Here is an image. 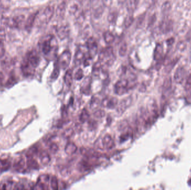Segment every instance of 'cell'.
<instances>
[{"instance_id": "cell-1", "label": "cell", "mask_w": 191, "mask_h": 190, "mask_svg": "<svg viewBox=\"0 0 191 190\" xmlns=\"http://www.w3.org/2000/svg\"><path fill=\"white\" fill-rule=\"evenodd\" d=\"M100 61H104L108 65H111L114 63L115 56L111 47H107L103 49L99 55Z\"/></svg>"}, {"instance_id": "cell-2", "label": "cell", "mask_w": 191, "mask_h": 190, "mask_svg": "<svg viewBox=\"0 0 191 190\" xmlns=\"http://www.w3.org/2000/svg\"><path fill=\"white\" fill-rule=\"evenodd\" d=\"M130 85L129 81L126 79H122L117 81L114 87V92L117 95H122L128 93L130 89Z\"/></svg>"}, {"instance_id": "cell-3", "label": "cell", "mask_w": 191, "mask_h": 190, "mask_svg": "<svg viewBox=\"0 0 191 190\" xmlns=\"http://www.w3.org/2000/svg\"><path fill=\"white\" fill-rule=\"evenodd\" d=\"M72 59V54L69 50H66L60 55L58 60V65L62 69H66L68 67Z\"/></svg>"}, {"instance_id": "cell-4", "label": "cell", "mask_w": 191, "mask_h": 190, "mask_svg": "<svg viewBox=\"0 0 191 190\" xmlns=\"http://www.w3.org/2000/svg\"><path fill=\"white\" fill-rule=\"evenodd\" d=\"M87 48L88 49L89 56L90 58H94L98 52L97 41L94 38H89L87 41Z\"/></svg>"}, {"instance_id": "cell-5", "label": "cell", "mask_w": 191, "mask_h": 190, "mask_svg": "<svg viewBox=\"0 0 191 190\" xmlns=\"http://www.w3.org/2000/svg\"><path fill=\"white\" fill-rule=\"evenodd\" d=\"M29 63L34 68H37L40 63V56L36 51H32L26 56Z\"/></svg>"}, {"instance_id": "cell-6", "label": "cell", "mask_w": 191, "mask_h": 190, "mask_svg": "<svg viewBox=\"0 0 191 190\" xmlns=\"http://www.w3.org/2000/svg\"><path fill=\"white\" fill-rule=\"evenodd\" d=\"M25 19L23 15H19L13 17L11 19H8L7 21V25L12 28H18Z\"/></svg>"}, {"instance_id": "cell-7", "label": "cell", "mask_w": 191, "mask_h": 190, "mask_svg": "<svg viewBox=\"0 0 191 190\" xmlns=\"http://www.w3.org/2000/svg\"><path fill=\"white\" fill-rule=\"evenodd\" d=\"M118 99L115 97H106L101 102L102 107L108 109H113L117 106Z\"/></svg>"}, {"instance_id": "cell-8", "label": "cell", "mask_w": 191, "mask_h": 190, "mask_svg": "<svg viewBox=\"0 0 191 190\" xmlns=\"http://www.w3.org/2000/svg\"><path fill=\"white\" fill-rule=\"evenodd\" d=\"M54 39L53 36H49L46 40L43 42L42 45V52L44 54L48 55L53 49L52 46V41Z\"/></svg>"}, {"instance_id": "cell-9", "label": "cell", "mask_w": 191, "mask_h": 190, "mask_svg": "<svg viewBox=\"0 0 191 190\" xmlns=\"http://www.w3.org/2000/svg\"><path fill=\"white\" fill-rule=\"evenodd\" d=\"M34 68L32 67V65L29 63V61L27 58H26L23 61V63L21 65V70L24 75L26 76H28L32 75L34 72Z\"/></svg>"}, {"instance_id": "cell-10", "label": "cell", "mask_w": 191, "mask_h": 190, "mask_svg": "<svg viewBox=\"0 0 191 190\" xmlns=\"http://www.w3.org/2000/svg\"><path fill=\"white\" fill-rule=\"evenodd\" d=\"M103 147L106 150H111L115 146L114 141L111 136L109 134H106L104 136L102 140Z\"/></svg>"}, {"instance_id": "cell-11", "label": "cell", "mask_w": 191, "mask_h": 190, "mask_svg": "<svg viewBox=\"0 0 191 190\" xmlns=\"http://www.w3.org/2000/svg\"><path fill=\"white\" fill-rule=\"evenodd\" d=\"M132 98L130 97L126 98L120 102L119 107L117 108V112L122 113L131 105Z\"/></svg>"}, {"instance_id": "cell-12", "label": "cell", "mask_w": 191, "mask_h": 190, "mask_svg": "<svg viewBox=\"0 0 191 190\" xmlns=\"http://www.w3.org/2000/svg\"><path fill=\"white\" fill-rule=\"evenodd\" d=\"M185 69L183 68L180 67L178 68L174 74V80L177 83H181L185 78Z\"/></svg>"}, {"instance_id": "cell-13", "label": "cell", "mask_w": 191, "mask_h": 190, "mask_svg": "<svg viewBox=\"0 0 191 190\" xmlns=\"http://www.w3.org/2000/svg\"><path fill=\"white\" fill-rule=\"evenodd\" d=\"M38 14L39 12H37L35 13L30 14L28 18L25 25V29L28 31H30V30H32L33 25L34 23L35 20L37 17Z\"/></svg>"}, {"instance_id": "cell-14", "label": "cell", "mask_w": 191, "mask_h": 190, "mask_svg": "<svg viewBox=\"0 0 191 190\" xmlns=\"http://www.w3.org/2000/svg\"><path fill=\"white\" fill-rule=\"evenodd\" d=\"M54 13V6H48L46 7L43 12V14L45 17L46 23H48L53 16Z\"/></svg>"}, {"instance_id": "cell-15", "label": "cell", "mask_w": 191, "mask_h": 190, "mask_svg": "<svg viewBox=\"0 0 191 190\" xmlns=\"http://www.w3.org/2000/svg\"><path fill=\"white\" fill-rule=\"evenodd\" d=\"M69 30L68 26H62L57 30V34L58 37L61 40H63L68 36Z\"/></svg>"}, {"instance_id": "cell-16", "label": "cell", "mask_w": 191, "mask_h": 190, "mask_svg": "<svg viewBox=\"0 0 191 190\" xmlns=\"http://www.w3.org/2000/svg\"><path fill=\"white\" fill-rule=\"evenodd\" d=\"M154 58L155 60L160 61L163 58V48L161 44L158 43L154 50Z\"/></svg>"}, {"instance_id": "cell-17", "label": "cell", "mask_w": 191, "mask_h": 190, "mask_svg": "<svg viewBox=\"0 0 191 190\" xmlns=\"http://www.w3.org/2000/svg\"><path fill=\"white\" fill-rule=\"evenodd\" d=\"M85 54L82 50L78 49L74 56V63L76 65H79L85 60Z\"/></svg>"}, {"instance_id": "cell-18", "label": "cell", "mask_w": 191, "mask_h": 190, "mask_svg": "<svg viewBox=\"0 0 191 190\" xmlns=\"http://www.w3.org/2000/svg\"><path fill=\"white\" fill-rule=\"evenodd\" d=\"M77 150V146L72 142H69L68 143H67L65 147V152L68 155H73L76 152Z\"/></svg>"}, {"instance_id": "cell-19", "label": "cell", "mask_w": 191, "mask_h": 190, "mask_svg": "<svg viewBox=\"0 0 191 190\" xmlns=\"http://www.w3.org/2000/svg\"><path fill=\"white\" fill-rule=\"evenodd\" d=\"M64 82L66 83V85L67 86H71L72 84L73 83V72L71 69H69L67 72H66V74L64 75Z\"/></svg>"}, {"instance_id": "cell-20", "label": "cell", "mask_w": 191, "mask_h": 190, "mask_svg": "<svg viewBox=\"0 0 191 190\" xmlns=\"http://www.w3.org/2000/svg\"><path fill=\"white\" fill-rule=\"evenodd\" d=\"M25 165V162L24 159L20 158L18 159L14 163V168L15 170L19 172H23L24 170V167Z\"/></svg>"}, {"instance_id": "cell-21", "label": "cell", "mask_w": 191, "mask_h": 190, "mask_svg": "<svg viewBox=\"0 0 191 190\" xmlns=\"http://www.w3.org/2000/svg\"><path fill=\"white\" fill-rule=\"evenodd\" d=\"M39 157H40V161L44 165L48 164L51 160L50 155L46 151H43L42 152L40 153Z\"/></svg>"}, {"instance_id": "cell-22", "label": "cell", "mask_w": 191, "mask_h": 190, "mask_svg": "<svg viewBox=\"0 0 191 190\" xmlns=\"http://www.w3.org/2000/svg\"><path fill=\"white\" fill-rule=\"evenodd\" d=\"M103 38L105 41L108 44L112 43L115 41V36L111 32H105L103 34Z\"/></svg>"}, {"instance_id": "cell-23", "label": "cell", "mask_w": 191, "mask_h": 190, "mask_svg": "<svg viewBox=\"0 0 191 190\" xmlns=\"http://www.w3.org/2000/svg\"><path fill=\"white\" fill-rule=\"evenodd\" d=\"M27 165L28 167L34 170H37L39 167L37 161L33 157H28Z\"/></svg>"}, {"instance_id": "cell-24", "label": "cell", "mask_w": 191, "mask_h": 190, "mask_svg": "<svg viewBox=\"0 0 191 190\" xmlns=\"http://www.w3.org/2000/svg\"><path fill=\"white\" fill-rule=\"evenodd\" d=\"M10 166V162L7 160L0 159V171H5L9 170Z\"/></svg>"}, {"instance_id": "cell-25", "label": "cell", "mask_w": 191, "mask_h": 190, "mask_svg": "<svg viewBox=\"0 0 191 190\" xmlns=\"http://www.w3.org/2000/svg\"><path fill=\"white\" fill-rule=\"evenodd\" d=\"M89 111L86 109H84L81 112V114L80 115V120L81 122L85 123L88 121L89 118Z\"/></svg>"}, {"instance_id": "cell-26", "label": "cell", "mask_w": 191, "mask_h": 190, "mask_svg": "<svg viewBox=\"0 0 191 190\" xmlns=\"http://www.w3.org/2000/svg\"><path fill=\"white\" fill-rule=\"evenodd\" d=\"M86 83L84 81V85L82 88V90L83 93L85 94H89V91H90V79L89 78H86Z\"/></svg>"}, {"instance_id": "cell-27", "label": "cell", "mask_w": 191, "mask_h": 190, "mask_svg": "<svg viewBox=\"0 0 191 190\" xmlns=\"http://www.w3.org/2000/svg\"><path fill=\"white\" fill-rule=\"evenodd\" d=\"M74 134V130L72 128H67L62 133V137L65 139H69L71 138L72 137Z\"/></svg>"}, {"instance_id": "cell-28", "label": "cell", "mask_w": 191, "mask_h": 190, "mask_svg": "<svg viewBox=\"0 0 191 190\" xmlns=\"http://www.w3.org/2000/svg\"><path fill=\"white\" fill-rule=\"evenodd\" d=\"M127 50H128V46H127V44L125 43H124L121 45V46L119 48V54L121 56H124L126 55V52H127Z\"/></svg>"}, {"instance_id": "cell-29", "label": "cell", "mask_w": 191, "mask_h": 190, "mask_svg": "<svg viewBox=\"0 0 191 190\" xmlns=\"http://www.w3.org/2000/svg\"><path fill=\"white\" fill-rule=\"evenodd\" d=\"M100 105V101L97 98H93L91 101L90 107L92 109H96Z\"/></svg>"}, {"instance_id": "cell-30", "label": "cell", "mask_w": 191, "mask_h": 190, "mask_svg": "<svg viewBox=\"0 0 191 190\" xmlns=\"http://www.w3.org/2000/svg\"><path fill=\"white\" fill-rule=\"evenodd\" d=\"M59 66L58 65V64H56V65L54 68V70L52 72V74H51V78L53 79H56L58 77V76L59 75Z\"/></svg>"}, {"instance_id": "cell-31", "label": "cell", "mask_w": 191, "mask_h": 190, "mask_svg": "<svg viewBox=\"0 0 191 190\" xmlns=\"http://www.w3.org/2000/svg\"><path fill=\"white\" fill-rule=\"evenodd\" d=\"M50 185L51 188L53 190H58V179L55 176H53L51 177Z\"/></svg>"}, {"instance_id": "cell-32", "label": "cell", "mask_w": 191, "mask_h": 190, "mask_svg": "<svg viewBox=\"0 0 191 190\" xmlns=\"http://www.w3.org/2000/svg\"><path fill=\"white\" fill-rule=\"evenodd\" d=\"M37 148L36 147H32L28 151V152L26 154L27 157H33L35 155H37Z\"/></svg>"}, {"instance_id": "cell-33", "label": "cell", "mask_w": 191, "mask_h": 190, "mask_svg": "<svg viewBox=\"0 0 191 190\" xmlns=\"http://www.w3.org/2000/svg\"><path fill=\"white\" fill-rule=\"evenodd\" d=\"M83 76H84V75H83V70L81 69H78L77 70V72L75 73L74 78L77 81H80L83 78Z\"/></svg>"}, {"instance_id": "cell-34", "label": "cell", "mask_w": 191, "mask_h": 190, "mask_svg": "<svg viewBox=\"0 0 191 190\" xmlns=\"http://www.w3.org/2000/svg\"><path fill=\"white\" fill-rule=\"evenodd\" d=\"M94 117L97 118H102L105 115V112L102 109H97L93 114Z\"/></svg>"}, {"instance_id": "cell-35", "label": "cell", "mask_w": 191, "mask_h": 190, "mask_svg": "<svg viewBox=\"0 0 191 190\" xmlns=\"http://www.w3.org/2000/svg\"><path fill=\"white\" fill-rule=\"evenodd\" d=\"M59 150V147L55 143H53L50 144V147H49V150L50 151V152L53 154H55Z\"/></svg>"}, {"instance_id": "cell-36", "label": "cell", "mask_w": 191, "mask_h": 190, "mask_svg": "<svg viewBox=\"0 0 191 190\" xmlns=\"http://www.w3.org/2000/svg\"><path fill=\"white\" fill-rule=\"evenodd\" d=\"M185 90L191 94V75L188 77L185 84Z\"/></svg>"}, {"instance_id": "cell-37", "label": "cell", "mask_w": 191, "mask_h": 190, "mask_svg": "<svg viewBox=\"0 0 191 190\" xmlns=\"http://www.w3.org/2000/svg\"><path fill=\"white\" fill-rule=\"evenodd\" d=\"M171 78H167L164 84V89L168 90L171 88Z\"/></svg>"}, {"instance_id": "cell-38", "label": "cell", "mask_w": 191, "mask_h": 190, "mask_svg": "<svg viewBox=\"0 0 191 190\" xmlns=\"http://www.w3.org/2000/svg\"><path fill=\"white\" fill-rule=\"evenodd\" d=\"M137 0H130L129 1V6H128V9L131 11H134V9H135L137 6Z\"/></svg>"}, {"instance_id": "cell-39", "label": "cell", "mask_w": 191, "mask_h": 190, "mask_svg": "<svg viewBox=\"0 0 191 190\" xmlns=\"http://www.w3.org/2000/svg\"><path fill=\"white\" fill-rule=\"evenodd\" d=\"M15 83H16V78H15L14 76L12 75L9 78L8 81L6 83V85L7 86H11Z\"/></svg>"}, {"instance_id": "cell-40", "label": "cell", "mask_w": 191, "mask_h": 190, "mask_svg": "<svg viewBox=\"0 0 191 190\" xmlns=\"http://www.w3.org/2000/svg\"><path fill=\"white\" fill-rule=\"evenodd\" d=\"M130 136H131V135L128 132L123 134V135H121V137H120V141H121V142L125 141L130 137Z\"/></svg>"}, {"instance_id": "cell-41", "label": "cell", "mask_w": 191, "mask_h": 190, "mask_svg": "<svg viewBox=\"0 0 191 190\" xmlns=\"http://www.w3.org/2000/svg\"><path fill=\"white\" fill-rule=\"evenodd\" d=\"M4 54H5L4 42L0 41V58L2 57Z\"/></svg>"}, {"instance_id": "cell-42", "label": "cell", "mask_w": 191, "mask_h": 190, "mask_svg": "<svg viewBox=\"0 0 191 190\" xmlns=\"http://www.w3.org/2000/svg\"><path fill=\"white\" fill-rule=\"evenodd\" d=\"M6 38V33L5 29H0V41H3Z\"/></svg>"}, {"instance_id": "cell-43", "label": "cell", "mask_w": 191, "mask_h": 190, "mask_svg": "<svg viewBox=\"0 0 191 190\" xmlns=\"http://www.w3.org/2000/svg\"><path fill=\"white\" fill-rule=\"evenodd\" d=\"M92 59V58L89 57V58L85 59V60H84V62H83V64H84V66H89V65L91 64V63Z\"/></svg>"}, {"instance_id": "cell-44", "label": "cell", "mask_w": 191, "mask_h": 190, "mask_svg": "<svg viewBox=\"0 0 191 190\" xmlns=\"http://www.w3.org/2000/svg\"><path fill=\"white\" fill-rule=\"evenodd\" d=\"M24 186L23 184H17L14 187V189H17V190H21V189H24Z\"/></svg>"}, {"instance_id": "cell-45", "label": "cell", "mask_w": 191, "mask_h": 190, "mask_svg": "<svg viewBox=\"0 0 191 190\" xmlns=\"http://www.w3.org/2000/svg\"><path fill=\"white\" fill-rule=\"evenodd\" d=\"M0 190H7L6 184H0Z\"/></svg>"}, {"instance_id": "cell-46", "label": "cell", "mask_w": 191, "mask_h": 190, "mask_svg": "<svg viewBox=\"0 0 191 190\" xmlns=\"http://www.w3.org/2000/svg\"><path fill=\"white\" fill-rule=\"evenodd\" d=\"M3 76L2 75V74H1V73H0V83L2 81V79H3Z\"/></svg>"}]
</instances>
